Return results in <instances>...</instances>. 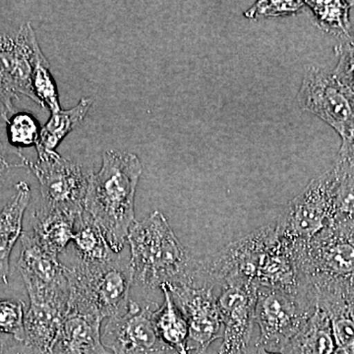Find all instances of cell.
I'll return each mask as SVG.
<instances>
[{
    "label": "cell",
    "mask_w": 354,
    "mask_h": 354,
    "mask_svg": "<svg viewBox=\"0 0 354 354\" xmlns=\"http://www.w3.org/2000/svg\"><path fill=\"white\" fill-rule=\"evenodd\" d=\"M337 351L332 323L325 310L317 305L313 315L297 333L283 354H334Z\"/></svg>",
    "instance_id": "20"
},
{
    "label": "cell",
    "mask_w": 354,
    "mask_h": 354,
    "mask_svg": "<svg viewBox=\"0 0 354 354\" xmlns=\"http://www.w3.org/2000/svg\"><path fill=\"white\" fill-rule=\"evenodd\" d=\"M7 139L16 148L36 147L41 135L38 120L28 113H13L6 123Z\"/></svg>",
    "instance_id": "25"
},
{
    "label": "cell",
    "mask_w": 354,
    "mask_h": 354,
    "mask_svg": "<svg viewBox=\"0 0 354 354\" xmlns=\"http://www.w3.org/2000/svg\"><path fill=\"white\" fill-rule=\"evenodd\" d=\"M164 302L153 314V324L160 341L172 354H190L189 325L180 309L174 304L165 286L160 288Z\"/></svg>",
    "instance_id": "19"
},
{
    "label": "cell",
    "mask_w": 354,
    "mask_h": 354,
    "mask_svg": "<svg viewBox=\"0 0 354 354\" xmlns=\"http://www.w3.org/2000/svg\"><path fill=\"white\" fill-rule=\"evenodd\" d=\"M67 307L48 304H30L25 314V342L37 354H51Z\"/></svg>",
    "instance_id": "17"
},
{
    "label": "cell",
    "mask_w": 354,
    "mask_h": 354,
    "mask_svg": "<svg viewBox=\"0 0 354 354\" xmlns=\"http://www.w3.org/2000/svg\"><path fill=\"white\" fill-rule=\"evenodd\" d=\"M304 1H257L248 10L245 11L244 16L248 19H258L259 17H286L299 13L304 8Z\"/></svg>",
    "instance_id": "28"
},
{
    "label": "cell",
    "mask_w": 354,
    "mask_h": 354,
    "mask_svg": "<svg viewBox=\"0 0 354 354\" xmlns=\"http://www.w3.org/2000/svg\"><path fill=\"white\" fill-rule=\"evenodd\" d=\"M297 101L300 108L315 114L339 133L342 139L354 133V92L334 73L311 67L307 70Z\"/></svg>",
    "instance_id": "9"
},
{
    "label": "cell",
    "mask_w": 354,
    "mask_h": 354,
    "mask_svg": "<svg viewBox=\"0 0 354 354\" xmlns=\"http://www.w3.org/2000/svg\"><path fill=\"white\" fill-rule=\"evenodd\" d=\"M81 214L37 208L32 214L31 234L44 250L58 257L73 241Z\"/></svg>",
    "instance_id": "18"
},
{
    "label": "cell",
    "mask_w": 354,
    "mask_h": 354,
    "mask_svg": "<svg viewBox=\"0 0 354 354\" xmlns=\"http://www.w3.org/2000/svg\"><path fill=\"white\" fill-rule=\"evenodd\" d=\"M31 199V188L25 181L15 185V192L0 211V281L8 283L13 247L23 234V218Z\"/></svg>",
    "instance_id": "16"
},
{
    "label": "cell",
    "mask_w": 354,
    "mask_h": 354,
    "mask_svg": "<svg viewBox=\"0 0 354 354\" xmlns=\"http://www.w3.org/2000/svg\"><path fill=\"white\" fill-rule=\"evenodd\" d=\"M32 87L41 108L53 113L62 109L57 83L50 72V62L44 57L39 46L35 51L32 59Z\"/></svg>",
    "instance_id": "24"
},
{
    "label": "cell",
    "mask_w": 354,
    "mask_h": 354,
    "mask_svg": "<svg viewBox=\"0 0 354 354\" xmlns=\"http://www.w3.org/2000/svg\"><path fill=\"white\" fill-rule=\"evenodd\" d=\"M127 241L134 285L148 290H160L162 286L190 283L196 274L200 258L179 241L160 211H153L145 220L136 221Z\"/></svg>",
    "instance_id": "3"
},
{
    "label": "cell",
    "mask_w": 354,
    "mask_h": 354,
    "mask_svg": "<svg viewBox=\"0 0 354 354\" xmlns=\"http://www.w3.org/2000/svg\"><path fill=\"white\" fill-rule=\"evenodd\" d=\"M201 261L205 276L216 288L245 279L259 288L304 293L292 245L279 234L276 225L258 228Z\"/></svg>",
    "instance_id": "1"
},
{
    "label": "cell",
    "mask_w": 354,
    "mask_h": 354,
    "mask_svg": "<svg viewBox=\"0 0 354 354\" xmlns=\"http://www.w3.org/2000/svg\"><path fill=\"white\" fill-rule=\"evenodd\" d=\"M218 295L223 342L218 354H239L252 342L255 308L259 286L245 279H235L220 286Z\"/></svg>",
    "instance_id": "13"
},
{
    "label": "cell",
    "mask_w": 354,
    "mask_h": 354,
    "mask_svg": "<svg viewBox=\"0 0 354 354\" xmlns=\"http://www.w3.org/2000/svg\"><path fill=\"white\" fill-rule=\"evenodd\" d=\"M239 354H244V353H239Z\"/></svg>",
    "instance_id": "37"
},
{
    "label": "cell",
    "mask_w": 354,
    "mask_h": 354,
    "mask_svg": "<svg viewBox=\"0 0 354 354\" xmlns=\"http://www.w3.org/2000/svg\"><path fill=\"white\" fill-rule=\"evenodd\" d=\"M335 160L354 165V133L348 138L342 139V146Z\"/></svg>",
    "instance_id": "31"
},
{
    "label": "cell",
    "mask_w": 354,
    "mask_h": 354,
    "mask_svg": "<svg viewBox=\"0 0 354 354\" xmlns=\"http://www.w3.org/2000/svg\"><path fill=\"white\" fill-rule=\"evenodd\" d=\"M152 300H130L127 311L109 318L102 335L104 348L113 354H167L169 348L160 341L153 324L158 308Z\"/></svg>",
    "instance_id": "11"
},
{
    "label": "cell",
    "mask_w": 354,
    "mask_h": 354,
    "mask_svg": "<svg viewBox=\"0 0 354 354\" xmlns=\"http://www.w3.org/2000/svg\"><path fill=\"white\" fill-rule=\"evenodd\" d=\"M67 272L69 286L87 297L102 319L127 311L133 285L129 261L123 260L118 254L101 263L77 261Z\"/></svg>",
    "instance_id": "6"
},
{
    "label": "cell",
    "mask_w": 354,
    "mask_h": 354,
    "mask_svg": "<svg viewBox=\"0 0 354 354\" xmlns=\"http://www.w3.org/2000/svg\"><path fill=\"white\" fill-rule=\"evenodd\" d=\"M244 354H283L281 353H272V351H266L259 344H256L255 342H251L249 348L244 351Z\"/></svg>",
    "instance_id": "34"
},
{
    "label": "cell",
    "mask_w": 354,
    "mask_h": 354,
    "mask_svg": "<svg viewBox=\"0 0 354 354\" xmlns=\"http://www.w3.org/2000/svg\"><path fill=\"white\" fill-rule=\"evenodd\" d=\"M102 320L95 310L68 302L51 354H108L102 342Z\"/></svg>",
    "instance_id": "15"
},
{
    "label": "cell",
    "mask_w": 354,
    "mask_h": 354,
    "mask_svg": "<svg viewBox=\"0 0 354 354\" xmlns=\"http://www.w3.org/2000/svg\"><path fill=\"white\" fill-rule=\"evenodd\" d=\"M15 339L8 335L0 334V354H7L17 344Z\"/></svg>",
    "instance_id": "33"
},
{
    "label": "cell",
    "mask_w": 354,
    "mask_h": 354,
    "mask_svg": "<svg viewBox=\"0 0 354 354\" xmlns=\"http://www.w3.org/2000/svg\"><path fill=\"white\" fill-rule=\"evenodd\" d=\"M317 307L315 298L276 288H259L255 324L260 335L255 342L272 353H283L304 328Z\"/></svg>",
    "instance_id": "7"
},
{
    "label": "cell",
    "mask_w": 354,
    "mask_h": 354,
    "mask_svg": "<svg viewBox=\"0 0 354 354\" xmlns=\"http://www.w3.org/2000/svg\"><path fill=\"white\" fill-rule=\"evenodd\" d=\"M339 213L354 218V165L335 160Z\"/></svg>",
    "instance_id": "27"
},
{
    "label": "cell",
    "mask_w": 354,
    "mask_h": 354,
    "mask_svg": "<svg viewBox=\"0 0 354 354\" xmlns=\"http://www.w3.org/2000/svg\"><path fill=\"white\" fill-rule=\"evenodd\" d=\"M7 354H36L31 349L28 348L24 344L17 342L15 346H13Z\"/></svg>",
    "instance_id": "35"
},
{
    "label": "cell",
    "mask_w": 354,
    "mask_h": 354,
    "mask_svg": "<svg viewBox=\"0 0 354 354\" xmlns=\"http://www.w3.org/2000/svg\"><path fill=\"white\" fill-rule=\"evenodd\" d=\"M78 261L83 263H101L116 254L109 246L106 235L85 211L77 220L73 241Z\"/></svg>",
    "instance_id": "22"
},
{
    "label": "cell",
    "mask_w": 354,
    "mask_h": 354,
    "mask_svg": "<svg viewBox=\"0 0 354 354\" xmlns=\"http://www.w3.org/2000/svg\"><path fill=\"white\" fill-rule=\"evenodd\" d=\"M143 172L138 156L106 151L101 169L88 177L86 213L106 235L111 248L120 254L135 220V195Z\"/></svg>",
    "instance_id": "2"
},
{
    "label": "cell",
    "mask_w": 354,
    "mask_h": 354,
    "mask_svg": "<svg viewBox=\"0 0 354 354\" xmlns=\"http://www.w3.org/2000/svg\"><path fill=\"white\" fill-rule=\"evenodd\" d=\"M312 11L315 24L319 29L342 39V41L351 38V20L349 11L351 4L342 0H329V1H304Z\"/></svg>",
    "instance_id": "23"
},
{
    "label": "cell",
    "mask_w": 354,
    "mask_h": 354,
    "mask_svg": "<svg viewBox=\"0 0 354 354\" xmlns=\"http://www.w3.org/2000/svg\"><path fill=\"white\" fill-rule=\"evenodd\" d=\"M92 104V99L82 97L74 108L51 113L50 120L41 127L37 153L57 152L65 137L87 116Z\"/></svg>",
    "instance_id": "21"
},
{
    "label": "cell",
    "mask_w": 354,
    "mask_h": 354,
    "mask_svg": "<svg viewBox=\"0 0 354 354\" xmlns=\"http://www.w3.org/2000/svg\"><path fill=\"white\" fill-rule=\"evenodd\" d=\"M334 354H348V353H346V351H342V349H337L335 351V353Z\"/></svg>",
    "instance_id": "36"
},
{
    "label": "cell",
    "mask_w": 354,
    "mask_h": 354,
    "mask_svg": "<svg viewBox=\"0 0 354 354\" xmlns=\"http://www.w3.org/2000/svg\"><path fill=\"white\" fill-rule=\"evenodd\" d=\"M337 64L333 73L354 92V32L335 48Z\"/></svg>",
    "instance_id": "29"
},
{
    "label": "cell",
    "mask_w": 354,
    "mask_h": 354,
    "mask_svg": "<svg viewBox=\"0 0 354 354\" xmlns=\"http://www.w3.org/2000/svg\"><path fill=\"white\" fill-rule=\"evenodd\" d=\"M18 269L29 295L30 304L67 307L69 300L68 267L39 245L31 232H23Z\"/></svg>",
    "instance_id": "10"
},
{
    "label": "cell",
    "mask_w": 354,
    "mask_h": 354,
    "mask_svg": "<svg viewBox=\"0 0 354 354\" xmlns=\"http://www.w3.org/2000/svg\"><path fill=\"white\" fill-rule=\"evenodd\" d=\"M22 167L36 176L43 211L83 213L90 174L82 165L62 158L57 152L38 153L36 162L19 155Z\"/></svg>",
    "instance_id": "8"
},
{
    "label": "cell",
    "mask_w": 354,
    "mask_h": 354,
    "mask_svg": "<svg viewBox=\"0 0 354 354\" xmlns=\"http://www.w3.org/2000/svg\"><path fill=\"white\" fill-rule=\"evenodd\" d=\"M26 305L19 299H0V334L25 342Z\"/></svg>",
    "instance_id": "26"
},
{
    "label": "cell",
    "mask_w": 354,
    "mask_h": 354,
    "mask_svg": "<svg viewBox=\"0 0 354 354\" xmlns=\"http://www.w3.org/2000/svg\"><path fill=\"white\" fill-rule=\"evenodd\" d=\"M189 325L190 354H205L223 337L216 286L211 283L165 286Z\"/></svg>",
    "instance_id": "12"
},
{
    "label": "cell",
    "mask_w": 354,
    "mask_h": 354,
    "mask_svg": "<svg viewBox=\"0 0 354 354\" xmlns=\"http://www.w3.org/2000/svg\"><path fill=\"white\" fill-rule=\"evenodd\" d=\"M339 214L337 176L330 169L312 179L288 203L276 227L279 234L290 243H302L322 232Z\"/></svg>",
    "instance_id": "5"
},
{
    "label": "cell",
    "mask_w": 354,
    "mask_h": 354,
    "mask_svg": "<svg viewBox=\"0 0 354 354\" xmlns=\"http://www.w3.org/2000/svg\"><path fill=\"white\" fill-rule=\"evenodd\" d=\"M300 279L314 293L354 295V218L339 214L307 242L291 243Z\"/></svg>",
    "instance_id": "4"
},
{
    "label": "cell",
    "mask_w": 354,
    "mask_h": 354,
    "mask_svg": "<svg viewBox=\"0 0 354 354\" xmlns=\"http://www.w3.org/2000/svg\"><path fill=\"white\" fill-rule=\"evenodd\" d=\"M17 167V165L11 164L7 158V151L6 146L2 143L0 139V190H1L2 185L6 181V177L10 171L11 167Z\"/></svg>",
    "instance_id": "32"
},
{
    "label": "cell",
    "mask_w": 354,
    "mask_h": 354,
    "mask_svg": "<svg viewBox=\"0 0 354 354\" xmlns=\"http://www.w3.org/2000/svg\"><path fill=\"white\" fill-rule=\"evenodd\" d=\"M39 46L31 23L21 26L14 38L0 34V83L13 99L20 95L38 104L32 87V59Z\"/></svg>",
    "instance_id": "14"
},
{
    "label": "cell",
    "mask_w": 354,
    "mask_h": 354,
    "mask_svg": "<svg viewBox=\"0 0 354 354\" xmlns=\"http://www.w3.org/2000/svg\"><path fill=\"white\" fill-rule=\"evenodd\" d=\"M13 100L0 83V124L6 123L14 113Z\"/></svg>",
    "instance_id": "30"
}]
</instances>
